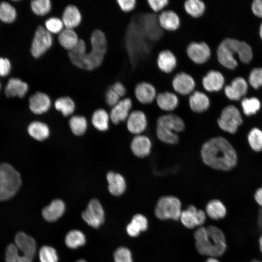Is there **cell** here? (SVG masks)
Segmentation results:
<instances>
[{"label":"cell","mask_w":262,"mask_h":262,"mask_svg":"<svg viewBox=\"0 0 262 262\" xmlns=\"http://www.w3.org/2000/svg\"><path fill=\"white\" fill-rule=\"evenodd\" d=\"M200 154L206 166L218 171L229 172L238 163L235 148L224 136H214L208 139L201 146Z\"/></svg>","instance_id":"obj_1"},{"label":"cell","mask_w":262,"mask_h":262,"mask_svg":"<svg viewBox=\"0 0 262 262\" xmlns=\"http://www.w3.org/2000/svg\"><path fill=\"white\" fill-rule=\"evenodd\" d=\"M194 237L196 250L201 255L217 258L222 256L227 250L225 234L216 226H201L195 232Z\"/></svg>","instance_id":"obj_2"},{"label":"cell","mask_w":262,"mask_h":262,"mask_svg":"<svg viewBox=\"0 0 262 262\" xmlns=\"http://www.w3.org/2000/svg\"><path fill=\"white\" fill-rule=\"evenodd\" d=\"M219 62L225 67L233 69L237 65L234 55L237 54L240 60L244 63H249L252 58L250 46L244 41L235 39L226 38L221 42L217 49Z\"/></svg>","instance_id":"obj_3"},{"label":"cell","mask_w":262,"mask_h":262,"mask_svg":"<svg viewBox=\"0 0 262 262\" xmlns=\"http://www.w3.org/2000/svg\"><path fill=\"white\" fill-rule=\"evenodd\" d=\"M185 128L183 119L175 114L166 113L159 116L156 121V134L162 142L175 145L179 141V133Z\"/></svg>","instance_id":"obj_4"},{"label":"cell","mask_w":262,"mask_h":262,"mask_svg":"<svg viewBox=\"0 0 262 262\" xmlns=\"http://www.w3.org/2000/svg\"><path fill=\"white\" fill-rule=\"evenodd\" d=\"M91 49L84 54L81 68L92 70L102 64L107 48L105 33L100 30H94L90 37Z\"/></svg>","instance_id":"obj_5"},{"label":"cell","mask_w":262,"mask_h":262,"mask_svg":"<svg viewBox=\"0 0 262 262\" xmlns=\"http://www.w3.org/2000/svg\"><path fill=\"white\" fill-rule=\"evenodd\" d=\"M19 172L8 163L0 164V201L13 197L21 185Z\"/></svg>","instance_id":"obj_6"},{"label":"cell","mask_w":262,"mask_h":262,"mask_svg":"<svg viewBox=\"0 0 262 262\" xmlns=\"http://www.w3.org/2000/svg\"><path fill=\"white\" fill-rule=\"evenodd\" d=\"M216 124L223 132L234 135L244 124V117L237 107L230 104L222 109L216 119Z\"/></svg>","instance_id":"obj_7"},{"label":"cell","mask_w":262,"mask_h":262,"mask_svg":"<svg viewBox=\"0 0 262 262\" xmlns=\"http://www.w3.org/2000/svg\"><path fill=\"white\" fill-rule=\"evenodd\" d=\"M180 200L173 196H161L157 201L155 208V214L161 220L172 219L178 220L181 213Z\"/></svg>","instance_id":"obj_8"},{"label":"cell","mask_w":262,"mask_h":262,"mask_svg":"<svg viewBox=\"0 0 262 262\" xmlns=\"http://www.w3.org/2000/svg\"><path fill=\"white\" fill-rule=\"evenodd\" d=\"M53 43L52 35L44 27L39 26L36 30L31 47L32 56L38 58L51 47Z\"/></svg>","instance_id":"obj_9"},{"label":"cell","mask_w":262,"mask_h":262,"mask_svg":"<svg viewBox=\"0 0 262 262\" xmlns=\"http://www.w3.org/2000/svg\"><path fill=\"white\" fill-rule=\"evenodd\" d=\"M171 86L175 93L182 96H189L195 90L196 83L194 77L185 71H180L172 77Z\"/></svg>","instance_id":"obj_10"},{"label":"cell","mask_w":262,"mask_h":262,"mask_svg":"<svg viewBox=\"0 0 262 262\" xmlns=\"http://www.w3.org/2000/svg\"><path fill=\"white\" fill-rule=\"evenodd\" d=\"M188 58L194 64L200 65L206 63L210 59L211 51L209 46L204 41H192L186 48Z\"/></svg>","instance_id":"obj_11"},{"label":"cell","mask_w":262,"mask_h":262,"mask_svg":"<svg viewBox=\"0 0 262 262\" xmlns=\"http://www.w3.org/2000/svg\"><path fill=\"white\" fill-rule=\"evenodd\" d=\"M82 217L89 226L98 228L104 221V212L100 202L96 198L91 199Z\"/></svg>","instance_id":"obj_12"},{"label":"cell","mask_w":262,"mask_h":262,"mask_svg":"<svg viewBox=\"0 0 262 262\" xmlns=\"http://www.w3.org/2000/svg\"><path fill=\"white\" fill-rule=\"evenodd\" d=\"M157 94L155 86L147 81L138 82L134 88L135 98L143 105H149L155 101Z\"/></svg>","instance_id":"obj_13"},{"label":"cell","mask_w":262,"mask_h":262,"mask_svg":"<svg viewBox=\"0 0 262 262\" xmlns=\"http://www.w3.org/2000/svg\"><path fill=\"white\" fill-rule=\"evenodd\" d=\"M148 125L145 113L141 110L132 111L126 119V126L129 131L134 135L143 134Z\"/></svg>","instance_id":"obj_14"},{"label":"cell","mask_w":262,"mask_h":262,"mask_svg":"<svg viewBox=\"0 0 262 262\" xmlns=\"http://www.w3.org/2000/svg\"><path fill=\"white\" fill-rule=\"evenodd\" d=\"M156 65L162 72L166 74H170L178 66L177 56L169 49L161 50L157 54Z\"/></svg>","instance_id":"obj_15"},{"label":"cell","mask_w":262,"mask_h":262,"mask_svg":"<svg viewBox=\"0 0 262 262\" xmlns=\"http://www.w3.org/2000/svg\"><path fill=\"white\" fill-rule=\"evenodd\" d=\"M152 142L150 138L143 134L134 135L132 139L130 147L133 154L137 158H144L151 153Z\"/></svg>","instance_id":"obj_16"},{"label":"cell","mask_w":262,"mask_h":262,"mask_svg":"<svg viewBox=\"0 0 262 262\" xmlns=\"http://www.w3.org/2000/svg\"><path fill=\"white\" fill-rule=\"evenodd\" d=\"M161 28L168 32L177 31L181 26V19L178 13L172 9H166L158 15Z\"/></svg>","instance_id":"obj_17"},{"label":"cell","mask_w":262,"mask_h":262,"mask_svg":"<svg viewBox=\"0 0 262 262\" xmlns=\"http://www.w3.org/2000/svg\"><path fill=\"white\" fill-rule=\"evenodd\" d=\"M132 101L130 98H124L114 107L110 112V117L112 122L117 124L126 120L131 112Z\"/></svg>","instance_id":"obj_18"},{"label":"cell","mask_w":262,"mask_h":262,"mask_svg":"<svg viewBox=\"0 0 262 262\" xmlns=\"http://www.w3.org/2000/svg\"><path fill=\"white\" fill-rule=\"evenodd\" d=\"M155 102L160 110L167 113H171L179 106L180 99L178 95L175 92L164 91L157 94Z\"/></svg>","instance_id":"obj_19"},{"label":"cell","mask_w":262,"mask_h":262,"mask_svg":"<svg viewBox=\"0 0 262 262\" xmlns=\"http://www.w3.org/2000/svg\"><path fill=\"white\" fill-rule=\"evenodd\" d=\"M188 102L190 110L197 114L207 111L211 104L208 95L202 91L196 90L189 96Z\"/></svg>","instance_id":"obj_20"},{"label":"cell","mask_w":262,"mask_h":262,"mask_svg":"<svg viewBox=\"0 0 262 262\" xmlns=\"http://www.w3.org/2000/svg\"><path fill=\"white\" fill-rule=\"evenodd\" d=\"M29 108L33 113L41 115L47 112L51 105L50 97L45 93L36 92L29 98Z\"/></svg>","instance_id":"obj_21"},{"label":"cell","mask_w":262,"mask_h":262,"mask_svg":"<svg viewBox=\"0 0 262 262\" xmlns=\"http://www.w3.org/2000/svg\"><path fill=\"white\" fill-rule=\"evenodd\" d=\"M15 244L25 256L33 258L36 252V245L33 238L24 232H18L15 237Z\"/></svg>","instance_id":"obj_22"},{"label":"cell","mask_w":262,"mask_h":262,"mask_svg":"<svg viewBox=\"0 0 262 262\" xmlns=\"http://www.w3.org/2000/svg\"><path fill=\"white\" fill-rule=\"evenodd\" d=\"M201 83L207 92H213L220 90L224 83V78L218 71L211 70L202 78Z\"/></svg>","instance_id":"obj_23"},{"label":"cell","mask_w":262,"mask_h":262,"mask_svg":"<svg viewBox=\"0 0 262 262\" xmlns=\"http://www.w3.org/2000/svg\"><path fill=\"white\" fill-rule=\"evenodd\" d=\"M247 90V85L245 79L242 77L234 79L230 85L224 89L226 97L231 100H238L245 96Z\"/></svg>","instance_id":"obj_24"},{"label":"cell","mask_w":262,"mask_h":262,"mask_svg":"<svg viewBox=\"0 0 262 262\" xmlns=\"http://www.w3.org/2000/svg\"><path fill=\"white\" fill-rule=\"evenodd\" d=\"M61 19L65 28L74 30L81 24L82 16L76 6L70 4L65 7Z\"/></svg>","instance_id":"obj_25"},{"label":"cell","mask_w":262,"mask_h":262,"mask_svg":"<svg viewBox=\"0 0 262 262\" xmlns=\"http://www.w3.org/2000/svg\"><path fill=\"white\" fill-rule=\"evenodd\" d=\"M65 211V204L59 199H54L42 211V214L48 222H54L59 219Z\"/></svg>","instance_id":"obj_26"},{"label":"cell","mask_w":262,"mask_h":262,"mask_svg":"<svg viewBox=\"0 0 262 262\" xmlns=\"http://www.w3.org/2000/svg\"><path fill=\"white\" fill-rule=\"evenodd\" d=\"M109 192L115 196L122 195L126 189L127 184L124 177L119 173L109 172L106 175Z\"/></svg>","instance_id":"obj_27"},{"label":"cell","mask_w":262,"mask_h":262,"mask_svg":"<svg viewBox=\"0 0 262 262\" xmlns=\"http://www.w3.org/2000/svg\"><path fill=\"white\" fill-rule=\"evenodd\" d=\"M206 214L212 219H223L227 215L228 210L224 203L219 199H213L208 202L205 209Z\"/></svg>","instance_id":"obj_28"},{"label":"cell","mask_w":262,"mask_h":262,"mask_svg":"<svg viewBox=\"0 0 262 262\" xmlns=\"http://www.w3.org/2000/svg\"><path fill=\"white\" fill-rule=\"evenodd\" d=\"M29 89L28 84L18 78H11L5 87V93L8 97L23 98Z\"/></svg>","instance_id":"obj_29"},{"label":"cell","mask_w":262,"mask_h":262,"mask_svg":"<svg viewBox=\"0 0 262 262\" xmlns=\"http://www.w3.org/2000/svg\"><path fill=\"white\" fill-rule=\"evenodd\" d=\"M80 40L77 33L73 29L65 28L58 35L59 44L68 51L77 46Z\"/></svg>","instance_id":"obj_30"},{"label":"cell","mask_w":262,"mask_h":262,"mask_svg":"<svg viewBox=\"0 0 262 262\" xmlns=\"http://www.w3.org/2000/svg\"><path fill=\"white\" fill-rule=\"evenodd\" d=\"M185 13L190 17L198 18L202 16L206 10V5L201 0H186L184 1Z\"/></svg>","instance_id":"obj_31"},{"label":"cell","mask_w":262,"mask_h":262,"mask_svg":"<svg viewBox=\"0 0 262 262\" xmlns=\"http://www.w3.org/2000/svg\"><path fill=\"white\" fill-rule=\"evenodd\" d=\"M27 130L29 135L38 141L47 139L49 135V129L48 125L40 121L32 122L29 125Z\"/></svg>","instance_id":"obj_32"},{"label":"cell","mask_w":262,"mask_h":262,"mask_svg":"<svg viewBox=\"0 0 262 262\" xmlns=\"http://www.w3.org/2000/svg\"><path fill=\"white\" fill-rule=\"evenodd\" d=\"M246 141L250 149L255 153L262 152V130L257 127L252 128L246 135Z\"/></svg>","instance_id":"obj_33"},{"label":"cell","mask_w":262,"mask_h":262,"mask_svg":"<svg viewBox=\"0 0 262 262\" xmlns=\"http://www.w3.org/2000/svg\"><path fill=\"white\" fill-rule=\"evenodd\" d=\"M110 115L103 109L96 110L92 116V123L95 128L100 131H105L109 128Z\"/></svg>","instance_id":"obj_34"},{"label":"cell","mask_w":262,"mask_h":262,"mask_svg":"<svg viewBox=\"0 0 262 262\" xmlns=\"http://www.w3.org/2000/svg\"><path fill=\"white\" fill-rule=\"evenodd\" d=\"M65 244L69 248L76 249L83 246L86 242L84 234L80 230L73 229L69 231L66 236Z\"/></svg>","instance_id":"obj_35"},{"label":"cell","mask_w":262,"mask_h":262,"mask_svg":"<svg viewBox=\"0 0 262 262\" xmlns=\"http://www.w3.org/2000/svg\"><path fill=\"white\" fill-rule=\"evenodd\" d=\"M55 109L60 112L63 115L67 116L73 113L75 109L74 100L67 96L57 98L54 103Z\"/></svg>","instance_id":"obj_36"},{"label":"cell","mask_w":262,"mask_h":262,"mask_svg":"<svg viewBox=\"0 0 262 262\" xmlns=\"http://www.w3.org/2000/svg\"><path fill=\"white\" fill-rule=\"evenodd\" d=\"M86 52L85 41L80 39L77 46L68 51V57L71 62L77 67L81 68L84 54Z\"/></svg>","instance_id":"obj_37"},{"label":"cell","mask_w":262,"mask_h":262,"mask_svg":"<svg viewBox=\"0 0 262 262\" xmlns=\"http://www.w3.org/2000/svg\"><path fill=\"white\" fill-rule=\"evenodd\" d=\"M6 262H32L33 259L25 256L15 244H10L5 252Z\"/></svg>","instance_id":"obj_38"},{"label":"cell","mask_w":262,"mask_h":262,"mask_svg":"<svg viewBox=\"0 0 262 262\" xmlns=\"http://www.w3.org/2000/svg\"><path fill=\"white\" fill-rule=\"evenodd\" d=\"M241 107L244 115L250 117L255 115L260 110L261 104L257 98H244L241 101Z\"/></svg>","instance_id":"obj_39"},{"label":"cell","mask_w":262,"mask_h":262,"mask_svg":"<svg viewBox=\"0 0 262 262\" xmlns=\"http://www.w3.org/2000/svg\"><path fill=\"white\" fill-rule=\"evenodd\" d=\"M198 209L194 205H189L181 211L180 218L182 224L187 228L193 229L196 226V215Z\"/></svg>","instance_id":"obj_40"},{"label":"cell","mask_w":262,"mask_h":262,"mask_svg":"<svg viewBox=\"0 0 262 262\" xmlns=\"http://www.w3.org/2000/svg\"><path fill=\"white\" fill-rule=\"evenodd\" d=\"M69 127L72 132L76 135H82L86 131L87 122L86 118L81 115H74L69 119Z\"/></svg>","instance_id":"obj_41"},{"label":"cell","mask_w":262,"mask_h":262,"mask_svg":"<svg viewBox=\"0 0 262 262\" xmlns=\"http://www.w3.org/2000/svg\"><path fill=\"white\" fill-rule=\"evenodd\" d=\"M31 7L36 15L44 16L51 11L52 4L49 0H34L31 2Z\"/></svg>","instance_id":"obj_42"},{"label":"cell","mask_w":262,"mask_h":262,"mask_svg":"<svg viewBox=\"0 0 262 262\" xmlns=\"http://www.w3.org/2000/svg\"><path fill=\"white\" fill-rule=\"evenodd\" d=\"M15 8L9 3L3 1L0 3V19L3 22L10 23L16 18Z\"/></svg>","instance_id":"obj_43"},{"label":"cell","mask_w":262,"mask_h":262,"mask_svg":"<svg viewBox=\"0 0 262 262\" xmlns=\"http://www.w3.org/2000/svg\"><path fill=\"white\" fill-rule=\"evenodd\" d=\"M44 27L51 34H59L65 28L62 19L56 16L48 18Z\"/></svg>","instance_id":"obj_44"},{"label":"cell","mask_w":262,"mask_h":262,"mask_svg":"<svg viewBox=\"0 0 262 262\" xmlns=\"http://www.w3.org/2000/svg\"><path fill=\"white\" fill-rule=\"evenodd\" d=\"M40 262H58V257L56 250L52 247L44 246L39 251Z\"/></svg>","instance_id":"obj_45"},{"label":"cell","mask_w":262,"mask_h":262,"mask_svg":"<svg viewBox=\"0 0 262 262\" xmlns=\"http://www.w3.org/2000/svg\"><path fill=\"white\" fill-rule=\"evenodd\" d=\"M115 262H133L130 250L126 247H120L114 252Z\"/></svg>","instance_id":"obj_46"},{"label":"cell","mask_w":262,"mask_h":262,"mask_svg":"<svg viewBox=\"0 0 262 262\" xmlns=\"http://www.w3.org/2000/svg\"><path fill=\"white\" fill-rule=\"evenodd\" d=\"M249 82L255 89L262 86V68H255L252 69L249 75Z\"/></svg>","instance_id":"obj_47"},{"label":"cell","mask_w":262,"mask_h":262,"mask_svg":"<svg viewBox=\"0 0 262 262\" xmlns=\"http://www.w3.org/2000/svg\"><path fill=\"white\" fill-rule=\"evenodd\" d=\"M170 1L168 0H147V4L154 13H161L169 5Z\"/></svg>","instance_id":"obj_48"},{"label":"cell","mask_w":262,"mask_h":262,"mask_svg":"<svg viewBox=\"0 0 262 262\" xmlns=\"http://www.w3.org/2000/svg\"><path fill=\"white\" fill-rule=\"evenodd\" d=\"M116 2L122 12L129 13L135 9L138 1L136 0H117Z\"/></svg>","instance_id":"obj_49"},{"label":"cell","mask_w":262,"mask_h":262,"mask_svg":"<svg viewBox=\"0 0 262 262\" xmlns=\"http://www.w3.org/2000/svg\"><path fill=\"white\" fill-rule=\"evenodd\" d=\"M131 222L134 224L141 231H145L147 229V220L143 214L140 213L135 214L132 218Z\"/></svg>","instance_id":"obj_50"},{"label":"cell","mask_w":262,"mask_h":262,"mask_svg":"<svg viewBox=\"0 0 262 262\" xmlns=\"http://www.w3.org/2000/svg\"><path fill=\"white\" fill-rule=\"evenodd\" d=\"M120 99L121 98L111 88V87L107 90L105 94V100L108 106L112 108L115 105Z\"/></svg>","instance_id":"obj_51"},{"label":"cell","mask_w":262,"mask_h":262,"mask_svg":"<svg viewBox=\"0 0 262 262\" xmlns=\"http://www.w3.org/2000/svg\"><path fill=\"white\" fill-rule=\"evenodd\" d=\"M11 67V63L8 59L0 57V77H4L8 75Z\"/></svg>","instance_id":"obj_52"},{"label":"cell","mask_w":262,"mask_h":262,"mask_svg":"<svg viewBox=\"0 0 262 262\" xmlns=\"http://www.w3.org/2000/svg\"><path fill=\"white\" fill-rule=\"evenodd\" d=\"M111 88L117 94L120 98L124 97L127 93V89L125 86L120 82H115Z\"/></svg>","instance_id":"obj_53"},{"label":"cell","mask_w":262,"mask_h":262,"mask_svg":"<svg viewBox=\"0 0 262 262\" xmlns=\"http://www.w3.org/2000/svg\"><path fill=\"white\" fill-rule=\"evenodd\" d=\"M252 10L255 15L262 18V0H255L252 4Z\"/></svg>","instance_id":"obj_54"},{"label":"cell","mask_w":262,"mask_h":262,"mask_svg":"<svg viewBox=\"0 0 262 262\" xmlns=\"http://www.w3.org/2000/svg\"><path fill=\"white\" fill-rule=\"evenodd\" d=\"M127 233L131 237H136L140 234L141 231L132 223H130L126 227Z\"/></svg>","instance_id":"obj_55"},{"label":"cell","mask_w":262,"mask_h":262,"mask_svg":"<svg viewBox=\"0 0 262 262\" xmlns=\"http://www.w3.org/2000/svg\"><path fill=\"white\" fill-rule=\"evenodd\" d=\"M253 199L257 205L262 208V185L259 187L254 191Z\"/></svg>","instance_id":"obj_56"},{"label":"cell","mask_w":262,"mask_h":262,"mask_svg":"<svg viewBox=\"0 0 262 262\" xmlns=\"http://www.w3.org/2000/svg\"><path fill=\"white\" fill-rule=\"evenodd\" d=\"M206 213L202 210H198L196 215V226L201 227L205 222Z\"/></svg>","instance_id":"obj_57"},{"label":"cell","mask_w":262,"mask_h":262,"mask_svg":"<svg viewBox=\"0 0 262 262\" xmlns=\"http://www.w3.org/2000/svg\"><path fill=\"white\" fill-rule=\"evenodd\" d=\"M258 246L259 250L262 254V234H261L258 239Z\"/></svg>","instance_id":"obj_58"},{"label":"cell","mask_w":262,"mask_h":262,"mask_svg":"<svg viewBox=\"0 0 262 262\" xmlns=\"http://www.w3.org/2000/svg\"><path fill=\"white\" fill-rule=\"evenodd\" d=\"M205 262H220L216 257H210Z\"/></svg>","instance_id":"obj_59"},{"label":"cell","mask_w":262,"mask_h":262,"mask_svg":"<svg viewBox=\"0 0 262 262\" xmlns=\"http://www.w3.org/2000/svg\"><path fill=\"white\" fill-rule=\"evenodd\" d=\"M260 36L262 39V23L261 25V26H260Z\"/></svg>","instance_id":"obj_60"},{"label":"cell","mask_w":262,"mask_h":262,"mask_svg":"<svg viewBox=\"0 0 262 262\" xmlns=\"http://www.w3.org/2000/svg\"><path fill=\"white\" fill-rule=\"evenodd\" d=\"M250 262H262V261L254 259L253 260H252Z\"/></svg>","instance_id":"obj_61"},{"label":"cell","mask_w":262,"mask_h":262,"mask_svg":"<svg viewBox=\"0 0 262 262\" xmlns=\"http://www.w3.org/2000/svg\"><path fill=\"white\" fill-rule=\"evenodd\" d=\"M76 262H86L83 259H80V260H78Z\"/></svg>","instance_id":"obj_62"},{"label":"cell","mask_w":262,"mask_h":262,"mask_svg":"<svg viewBox=\"0 0 262 262\" xmlns=\"http://www.w3.org/2000/svg\"></svg>","instance_id":"obj_63"}]
</instances>
